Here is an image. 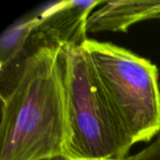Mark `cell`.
<instances>
[{
  "mask_svg": "<svg viewBox=\"0 0 160 160\" xmlns=\"http://www.w3.org/2000/svg\"><path fill=\"white\" fill-rule=\"evenodd\" d=\"M41 160H79V159H73L68 156H65V155H59V156H54V157H51V158H44V159ZM105 160H112V159H105ZM121 160H133V156H129L128 158H125V159Z\"/></svg>",
  "mask_w": 160,
  "mask_h": 160,
  "instance_id": "cell-7",
  "label": "cell"
},
{
  "mask_svg": "<svg viewBox=\"0 0 160 160\" xmlns=\"http://www.w3.org/2000/svg\"><path fill=\"white\" fill-rule=\"evenodd\" d=\"M61 50L54 45L30 48L14 64L13 75L7 77L10 80L8 90L1 93L0 160L67 156L68 126Z\"/></svg>",
  "mask_w": 160,
  "mask_h": 160,
  "instance_id": "cell-1",
  "label": "cell"
},
{
  "mask_svg": "<svg viewBox=\"0 0 160 160\" xmlns=\"http://www.w3.org/2000/svg\"><path fill=\"white\" fill-rule=\"evenodd\" d=\"M104 1H60L37 14L38 22L28 45L82 47L88 39L86 23L93 9Z\"/></svg>",
  "mask_w": 160,
  "mask_h": 160,
  "instance_id": "cell-4",
  "label": "cell"
},
{
  "mask_svg": "<svg viewBox=\"0 0 160 160\" xmlns=\"http://www.w3.org/2000/svg\"><path fill=\"white\" fill-rule=\"evenodd\" d=\"M152 19H160V0L107 1L90 14L86 31L125 33L133 24Z\"/></svg>",
  "mask_w": 160,
  "mask_h": 160,
  "instance_id": "cell-5",
  "label": "cell"
},
{
  "mask_svg": "<svg viewBox=\"0 0 160 160\" xmlns=\"http://www.w3.org/2000/svg\"><path fill=\"white\" fill-rule=\"evenodd\" d=\"M133 160H160V133L148 146L134 155Z\"/></svg>",
  "mask_w": 160,
  "mask_h": 160,
  "instance_id": "cell-6",
  "label": "cell"
},
{
  "mask_svg": "<svg viewBox=\"0 0 160 160\" xmlns=\"http://www.w3.org/2000/svg\"><path fill=\"white\" fill-rule=\"evenodd\" d=\"M68 141L67 156L121 160L134 145L114 115L82 47H62Z\"/></svg>",
  "mask_w": 160,
  "mask_h": 160,
  "instance_id": "cell-3",
  "label": "cell"
},
{
  "mask_svg": "<svg viewBox=\"0 0 160 160\" xmlns=\"http://www.w3.org/2000/svg\"><path fill=\"white\" fill-rule=\"evenodd\" d=\"M82 50L120 125L133 144L160 133L158 67L131 51L88 38Z\"/></svg>",
  "mask_w": 160,
  "mask_h": 160,
  "instance_id": "cell-2",
  "label": "cell"
}]
</instances>
